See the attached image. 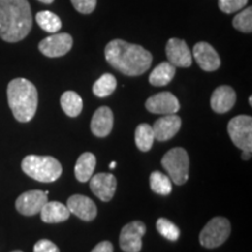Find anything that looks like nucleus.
Wrapping results in <instances>:
<instances>
[{"label":"nucleus","mask_w":252,"mask_h":252,"mask_svg":"<svg viewBox=\"0 0 252 252\" xmlns=\"http://www.w3.org/2000/svg\"><path fill=\"white\" fill-rule=\"evenodd\" d=\"M105 59L111 67L126 76H139L149 70L153 58L144 47L116 39L106 45Z\"/></svg>","instance_id":"f257e3e1"},{"label":"nucleus","mask_w":252,"mask_h":252,"mask_svg":"<svg viewBox=\"0 0 252 252\" xmlns=\"http://www.w3.org/2000/svg\"><path fill=\"white\" fill-rule=\"evenodd\" d=\"M33 18L28 0H0V37L6 42L24 40L32 30Z\"/></svg>","instance_id":"f03ea898"},{"label":"nucleus","mask_w":252,"mask_h":252,"mask_svg":"<svg viewBox=\"0 0 252 252\" xmlns=\"http://www.w3.org/2000/svg\"><path fill=\"white\" fill-rule=\"evenodd\" d=\"M7 99L14 118L20 123H28L35 116L37 109V90L26 78H14L8 83Z\"/></svg>","instance_id":"7ed1b4c3"},{"label":"nucleus","mask_w":252,"mask_h":252,"mask_svg":"<svg viewBox=\"0 0 252 252\" xmlns=\"http://www.w3.org/2000/svg\"><path fill=\"white\" fill-rule=\"evenodd\" d=\"M21 168L30 178L43 184L54 182L62 174L61 163L53 157L27 156L21 162Z\"/></svg>","instance_id":"20e7f679"},{"label":"nucleus","mask_w":252,"mask_h":252,"mask_svg":"<svg viewBox=\"0 0 252 252\" xmlns=\"http://www.w3.org/2000/svg\"><path fill=\"white\" fill-rule=\"evenodd\" d=\"M161 165L175 185H185L189 176V157L181 147L169 150L161 159Z\"/></svg>","instance_id":"39448f33"},{"label":"nucleus","mask_w":252,"mask_h":252,"mask_svg":"<svg viewBox=\"0 0 252 252\" xmlns=\"http://www.w3.org/2000/svg\"><path fill=\"white\" fill-rule=\"evenodd\" d=\"M231 225L225 217H214L207 223L198 236V241L202 247L215 249L222 245L229 238Z\"/></svg>","instance_id":"423d86ee"},{"label":"nucleus","mask_w":252,"mask_h":252,"mask_svg":"<svg viewBox=\"0 0 252 252\" xmlns=\"http://www.w3.org/2000/svg\"><path fill=\"white\" fill-rule=\"evenodd\" d=\"M228 133L235 146L242 151L252 152V118L242 115L234 117L228 124Z\"/></svg>","instance_id":"0eeeda50"},{"label":"nucleus","mask_w":252,"mask_h":252,"mask_svg":"<svg viewBox=\"0 0 252 252\" xmlns=\"http://www.w3.org/2000/svg\"><path fill=\"white\" fill-rule=\"evenodd\" d=\"M146 234V225L141 220H133L123 226L119 236V245L124 252H140L143 248V236Z\"/></svg>","instance_id":"6e6552de"},{"label":"nucleus","mask_w":252,"mask_h":252,"mask_svg":"<svg viewBox=\"0 0 252 252\" xmlns=\"http://www.w3.org/2000/svg\"><path fill=\"white\" fill-rule=\"evenodd\" d=\"M72 47V37L68 33H54L39 43V50L47 58L65 55Z\"/></svg>","instance_id":"1a4fd4ad"},{"label":"nucleus","mask_w":252,"mask_h":252,"mask_svg":"<svg viewBox=\"0 0 252 252\" xmlns=\"http://www.w3.org/2000/svg\"><path fill=\"white\" fill-rule=\"evenodd\" d=\"M48 201V191L30 190L21 194L15 201V208L21 215L33 216L40 213Z\"/></svg>","instance_id":"9d476101"},{"label":"nucleus","mask_w":252,"mask_h":252,"mask_svg":"<svg viewBox=\"0 0 252 252\" xmlns=\"http://www.w3.org/2000/svg\"><path fill=\"white\" fill-rule=\"evenodd\" d=\"M90 189L99 200L109 202L117 189V180L111 173H98L90 178Z\"/></svg>","instance_id":"9b49d317"},{"label":"nucleus","mask_w":252,"mask_h":252,"mask_svg":"<svg viewBox=\"0 0 252 252\" xmlns=\"http://www.w3.org/2000/svg\"><path fill=\"white\" fill-rule=\"evenodd\" d=\"M166 55L168 62L174 67L188 68L191 65V52L184 40L172 37L166 45Z\"/></svg>","instance_id":"f8f14e48"},{"label":"nucleus","mask_w":252,"mask_h":252,"mask_svg":"<svg viewBox=\"0 0 252 252\" xmlns=\"http://www.w3.org/2000/svg\"><path fill=\"white\" fill-rule=\"evenodd\" d=\"M145 106L150 112L158 115H174L180 110V103L178 98L167 91L150 97L145 103Z\"/></svg>","instance_id":"ddd939ff"},{"label":"nucleus","mask_w":252,"mask_h":252,"mask_svg":"<svg viewBox=\"0 0 252 252\" xmlns=\"http://www.w3.org/2000/svg\"><path fill=\"white\" fill-rule=\"evenodd\" d=\"M193 55L195 61L204 71H215L220 68V59L217 52L207 42H198L194 46Z\"/></svg>","instance_id":"4468645a"},{"label":"nucleus","mask_w":252,"mask_h":252,"mask_svg":"<svg viewBox=\"0 0 252 252\" xmlns=\"http://www.w3.org/2000/svg\"><path fill=\"white\" fill-rule=\"evenodd\" d=\"M67 208L69 212L75 216L80 217L81 220H94L97 216V207L91 198L84 195H72L68 198Z\"/></svg>","instance_id":"2eb2a0df"},{"label":"nucleus","mask_w":252,"mask_h":252,"mask_svg":"<svg viewBox=\"0 0 252 252\" xmlns=\"http://www.w3.org/2000/svg\"><path fill=\"white\" fill-rule=\"evenodd\" d=\"M181 127V118L179 116L166 115L154 123L152 128L154 139L159 141H167L175 137Z\"/></svg>","instance_id":"dca6fc26"},{"label":"nucleus","mask_w":252,"mask_h":252,"mask_svg":"<svg viewBox=\"0 0 252 252\" xmlns=\"http://www.w3.org/2000/svg\"><path fill=\"white\" fill-rule=\"evenodd\" d=\"M91 131L96 137L104 138L111 133L113 127V113L108 106H100L94 111L91 119Z\"/></svg>","instance_id":"f3484780"},{"label":"nucleus","mask_w":252,"mask_h":252,"mask_svg":"<svg viewBox=\"0 0 252 252\" xmlns=\"http://www.w3.org/2000/svg\"><path fill=\"white\" fill-rule=\"evenodd\" d=\"M236 103V93L231 87L220 86L213 93L210 105L217 113H225L234 108Z\"/></svg>","instance_id":"a211bd4d"},{"label":"nucleus","mask_w":252,"mask_h":252,"mask_svg":"<svg viewBox=\"0 0 252 252\" xmlns=\"http://www.w3.org/2000/svg\"><path fill=\"white\" fill-rule=\"evenodd\" d=\"M41 220L45 223H60L64 222L70 216V212L67 206L56 201H47L42 209L40 210Z\"/></svg>","instance_id":"6ab92c4d"},{"label":"nucleus","mask_w":252,"mask_h":252,"mask_svg":"<svg viewBox=\"0 0 252 252\" xmlns=\"http://www.w3.org/2000/svg\"><path fill=\"white\" fill-rule=\"evenodd\" d=\"M96 167V157L90 152L83 153L75 165V176L80 182H87L94 174Z\"/></svg>","instance_id":"aec40b11"},{"label":"nucleus","mask_w":252,"mask_h":252,"mask_svg":"<svg viewBox=\"0 0 252 252\" xmlns=\"http://www.w3.org/2000/svg\"><path fill=\"white\" fill-rule=\"evenodd\" d=\"M175 67L169 62H162L153 69L150 75V83L154 87H165L174 78Z\"/></svg>","instance_id":"412c9836"},{"label":"nucleus","mask_w":252,"mask_h":252,"mask_svg":"<svg viewBox=\"0 0 252 252\" xmlns=\"http://www.w3.org/2000/svg\"><path fill=\"white\" fill-rule=\"evenodd\" d=\"M62 110L69 117H77L83 109V100L75 91H65L60 99Z\"/></svg>","instance_id":"4be33fe9"},{"label":"nucleus","mask_w":252,"mask_h":252,"mask_svg":"<svg viewBox=\"0 0 252 252\" xmlns=\"http://www.w3.org/2000/svg\"><path fill=\"white\" fill-rule=\"evenodd\" d=\"M134 141L141 152H149L154 143L153 128L150 124L143 123L137 126L134 131Z\"/></svg>","instance_id":"5701e85b"},{"label":"nucleus","mask_w":252,"mask_h":252,"mask_svg":"<svg viewBox=\"0 0 252 252\" xmlns=\"http://www.w3.org/2000/svg\"><path fill=\"white\" fill-rule=\"evenodd\" d=\"M35 20L39 26L47 33L54 34L61 30L62 21L58 15L50 11H42L36 14Z\"/></svg>","instance_id":"b1692460"},{"label":"nucleus","mask_w":252,"mask_h":252,"mask_svg":"<svg viewBox=\"0 0 252 252\" xmlns=\"http://www.w3.org/2000/svg\"><path fill=\"white\" fill-rule=\"evenodd\" d=\"M117 88V80L112 74H104L94 82L93 91L97 97H108Z\"/></svg>","instance_id":"393cba45"},{"label":"nucleus","mask_w":252,"mask_h":252,"mask_svg":"<svg viewBox=\"0 0 252 252\" xmlns=\"http://www.w3.org/2000/svg\"><path fill=\"white\" fill-rule=\"evenodd\" d=\"M150 186L154 193L159 195H168L172 191V180L161 172H153L150 176Z\"/></svg>","instance_id":"a878e982"},{"label":"nucleus","mask_w":252,"mask_h":252,"mask_svg":"<svg viewBox=\"0 0 252 252\" xmlns=\"http://www.w3.org/2000/svg\"><path fill=\"white\" fill-rule=\"evenodd\" d=\"M157 230L160 235L168 239V241L175 242L180 237V229L171 220L163 219V217L157 220Z\"/></svg>","instance_id":"bb28decb"},{"label":"nucleus","mask_w":252,"mask_h":252,"mask_svg":"<svg viewBox=\"0 0 252 252\" xmlns=\"http://www.w3.org/2000/svg\"><path fill=\"white\" fill-rule=\"evenodd\" d=\"M232 25L236 30L243 33H251L252 32V8L249 6L248 8L236 15L232 20Z\"/></svg>","instance_id":"cd10ccee"},{"label":"nucleus","mask_w":252,"mask_h":252,"mask_svg":"<svg viewBox=\"0 0 252 252\" xmlns=\"http://www.w3.org/2000/svg\"><path fill=\"white\" fill-rule=\"evenodd\" d=\"M248 4V0H219V7L226 14L235 13Z\"/></svg>","instance_id":"c85d7f7f"},{"label":"nucleus","mask_w":252,"mask_h":252,"mask_svg":"<svg viewBox=\"0 0 252 252\" xmlns=\"http://www.w3.org/2000/svg\"><path fill=\"white\" fill-rule=\"evenodd\" d=\"M71 4L80 13L90 14L96 8L97 0H71Z\"/></svg>","instance_id":"c756f323"},{"label":"nucleus","mask_w":252,"mask_h":252,"mask_svg":"<svg viewBox=\"0 0 252 252\" xmlns=\"http://www.w3.org/2000/svg\"><path fill=\"white\" fill-rule=\"evenodd\" d=\"M34 252H60L59 248L49 239H40L34 245Z\"/></svg>","instance_id":"7c9ffc66"},{"label":"nucleus","mask_w":252,"mask_h":252,"mask_svg":"<svg viewBox=\"0 0 252 252\" xmlns=\"http://www.w3.org/2000/svg\"><path fill=\"white\" fill-rule=\"evenodd\" d=\"M91 252H113V245L111 242H108V241H104V242H100L93 249V251Z\"/></svg>","instance_id":"2f4dec72"},{"label":"nucleus","mask_w":252,"mask_h":252,"mask_svg":"<svg viewBox=\"0 0 252 252\" xmlns=\"http://www.w3.org/2000/svg\"><path fill=\"white\" fill-rule=\"evenodd\" d=\"M251 158V152H247V151H243V153H242V159L243 160H248Z\"/></svg>","instance_id":"473e14b6"},{"label":"nucleus","mask_w":252,"mask_h":252,"mask_svg":"<svg viewBox=\"0 0 252 252\" xmlns=\"http://www.w3.org/2000/svg\"><path fill=\"white\" fill-rule=\"evenodd\" d=\"M39 1L43 2V4H52V2L54 1V0H39Z\"/></svg>","instance_id":"72a5a7b5"},{"label":"nucleus","mask_w":252,"mask_h":252,"mask_svg":"<svg viewBox=\"0 0 252 252\" xmlns=\"http://www.w3.org/2000/svg\"><path fill=\"white\" fill-rule=\"evenodd\" d=\"M116 166H117V162H116V161H112L111 163H110V168H111V169L115 168Z\"/></svg>","instance_id":"f704fd0d"},{"label":"nucleus","mask_w":252,"mask_h":252,"mask_svg":"<svg viewBox=\"0 0 252 252\" xmlns=\"http://www.w3.org/2000/svg\"><path fill=\"white\" fill-rule=\"evenodd\" d=\"M249 103H250V105L252 104V97H251V96L249 97Z\"/></svg>","instance_id":"c9c22d12"},{"label":"nucleus","mask_w":252,"mask_h":252,"mask_svg":"<svg viewBox=\"0 0 252 252\" xmlns=\"http://www.w3.org/2000/svg\"><path fill=\"white\" fill-rule=\"evenodd\" d=\"M12 252H23V251H20V250H15V251H12Z\"/></svg>","instance_id":"e433bc0d"}]
</instances>
